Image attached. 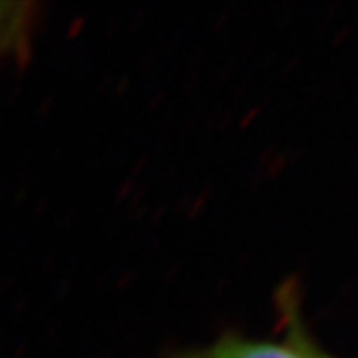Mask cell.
<instances>
[{"instance_id": "obj_1", "label": "cell", "mask_w": 358, "mask_h": 358, "mask_svg": "<svg viewBox=\"0 0 358 358\" xmlns=\"http://www.w3.org/2000/svg\"><path fill=\"white\" fill-rule=\"evenodd\" d=\"M169 358H322V353H318L302 335L291 333L287 342L229 336L205 349L172 355Z\"/></svg>"}, {"instance_id": "obj_2", "label": "cell", "mask_w": 358, "mask_h": 358, "mask_svg": "<svg viewBox=\"0 0 358 358\" xmlns=\"http://www.w3.org/2000/svg\"><path fill=\"white\" fill-rule=\"evenodd\" d=\"M26 8L28 6L19 2H0V52L22 41L29 22Z\"/></svg>"}, {"instance_id": "obj_3", "label": "cell", "mask_w": 358, "mask_h": 358, "mask_svg": "<svg viewBox=\"0 0 358 358\" xmlns=\"http://www.w3.org/2000/svg\"><path fill=\"white\" fill-rule=\"evenodd\" d=\"M322 358H331V357H327V355H322Z\"/></svg>"}]
</instances>
